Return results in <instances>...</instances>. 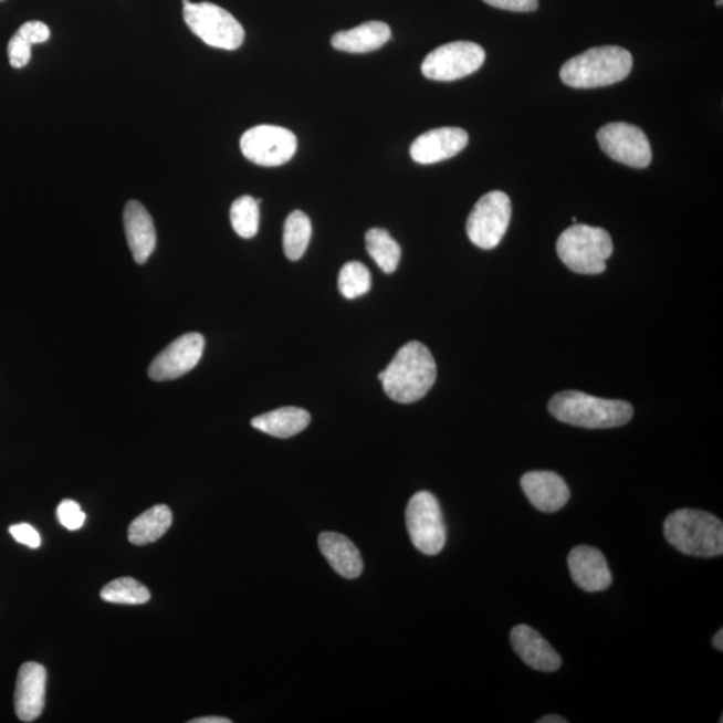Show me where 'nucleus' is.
I'll list each match as a JSON object with an SVG mask.
<instances>
[{
    "mask_svg": "<svg viewBox=\"0 0 723 723\" xmlns=\"http://www.w3.org/2000/svg\"><path fill=\"white\" fill-rule=\"evenodd\" d=\"M384 390L392 401L413 404L420 401L433 388L437 366L429 348L420 342H409L399 348L395 359L378 374Z\"/></svg>",
    "mask_w": 723,
    "mask_h": 723,
    "instance_id": "f257e3e1",
    "label": "nucleus"
},
{
    "mask_svg": "<svg viewBox=\"0 0 723 723\" xmlns=\"http://www.w3.org/2000/svg\"><path fill=\"white\" fill-rule=\"evenodd\" d=\"M551 415L564 423L586 429H611L631 421L632 406L581 391H562L549 401Z\"/></svg>",
    "mask_w": 723,
    "mask_h": 723,
    "instance_id": "f03ea898",
    "label": "nucleus"
},
{
    "mask_svg": "<svg viewBox=\"0 0 723 723\" xmlns=\"http://www.w3.org/2000/svg\"><path fill=\"white\" fill-rule=\"evenodd\" d=\"M632 65V55L624 48H594L564 63L560 78L575 88L610 86L629 77Z\"/></svg>",
    "mask_w": 723,
    "mask_h": 723,
    "instance_id": "7ed1b4c3",
    "label": "nucleus"
},
{
    "mask_svg": "<svg viewBox=\"0 0 723 723\" xmlns=\"http://www.w3.org/2000/svg\"><path fill=\"white\" fill-rule=\"evenodd\" d=\"M666 541L684 555L715 557L723 554V525L712 513L672 512L663 525Z\"/></svg>",
    "mask_w": 723,
    "mask_h": 723,
    "instance_id": "20e7f679",
    "label": "nucleus"
},
{
    "mask_svg": "<svg viewBox=\"0 0 723 723\" xmlns=\"http://www.w3.org/2000/svg\"><path fill=\"white\" fill-rule=\"evenodd\" d=\"M556 251L562 262L576 274L599 275L606 271L614 244L610 233L602 228L575 224L557 239Z\"/></svg>",
    "mask_w": 723,
    "mask_h": 723,
    "instance_id": "39448f33",
    "label": "nucleus"
},
{
    "mask_svg": "<svg viewBox=\"0 0 723 723\" xmlns=\"http://www.w3.org/2000/svg\"><path fill=\"white\" fill-rule=\"evenodd\" d=\"M184 21L195 35L216 49L237 50L243 44L245 31L231 12L209 2L182 0Z\"/></svg>",
    "mask_w": 723,
    "mask_h": 723,
    "instance_id": "423d86ee",
    "label": "nucleus"
},
{
    "mask_svg": "<svg viewBox=\"0 0 723 723\" xmlns=\"http://www.w3.org/2000/svg\"><path fill=\"white\" fill-rule=\"evenodd\" d=\"M406 526L411 543L423 555H439L446 547V522L439 500L430 492H418L411 497L406 509Z\"/></svg>",
    "mask_w": 723,
    "mask_h": 723,
    "instance_id": "0eeeda50",
    "label": "nucleus"
},
{
    "mask_svg": "<svg viewBox=\"0 0 723 723\" xmlns=\"http://www.w3.org/2000/svg\"><path fill=\"white\" fill-rule=\"evenodd\" d=\"M511 218L512 205L509 195L493 190L482 196L469 214L468 238L479 249H496L509 230Z\"/></svg>",
    "mask_w": 723,
    "mask_h": 723,
    "instance_id": "6e6552de",
    "label": "nucleus"
},
{
    "mask_svg": "<svg viewBox=\"0 0 723 723\" xmlns=\"http://www.w3.org/2000/svg\"><path fill=\"white\" fill-rule=\"evenodd\" d=\"M485 52L478 43L459 41L443 44L422 62V74L433 81L450 82L468 77L484 65Z\"/></svg>",
    "mask_w": 723,
    "mask_h": 723,
    "instance_id": "1a4fd4ad",
    "label": "nucleus"
},
{
    "mask_svg": "<svg viewBox=\"0 0 723 723\" xmlns=\"http://www.w3.org/2000/svg\"><path fill=\"white\" fill-rule=\"evenodd\" d=\"M241 154L260 167H281L296 154L297 139L293 132L274 125H259L240 139Z\"/></svg>",
    "mask_w": 723,
    "mask_h": 723,
    "instance_id": "9d476101",
    "label": "nucleus"
},
{
    "mask_svg": "<svg viewBox=\"0 0 723 723\" xmlns=\"http://www.w3.org/2000/svg\"><path fill=\"white\" fill-rule=\"evenodd\" d=\"M598 142L612 160L632 168H647L652 160L649 138L638 126L627 123H611L598 132Z\"/></svg>",
    "mask_w": 723,
    "mask_h": 723,
    "instance_id": "9b49d317",
    "label": "nucleus"
},
{
    "mask_svg": "<svg viewBox=\"0 0 723 723\" xmlns=\"http://www.w3.org/2000/svg\"><path fill=\"white\" fill-rule=\"evenodd\" d=\"M205 346V336L199 333L180 336L151 362L148 371L150 379L163 383L186 376L198 366Z\"/></svg>",
    "mask_w": 723,
    "mask_h": 723,
    "instance_id": "f8f14e48",
    "label": "nucleus"
},
{
    "mask_svg": "<svg viewBox=\"0 0 723 723\" xmlns=\"http://www.w3.org/2000/svg\"><path fill=\"white\" fill-rule=\"evenodd\" d=\"M567 562L575 585L583 591L600 593L612 585L610 567L599 549L577 545L569 552Z\"/></svg>",
    "mask_w": 723,
    "mask_h": 723,
    "instance_id": "ddd939ff",
    "label": "nucleus"
},
{
    "mask_svg": "<svg viewBox=\"0 0 723 723\" xmlns=\"http://www.w3.org/2000/svg\"><path fill=\"white\" fill-rule=\"evenodd\" d=\"M48 672L42 664L23 663L19 669L15 689V712L23 722L40 719L46 702Z\"/></svg>",
    "mask_w": 723,
    "mask_h": 723,
    "instance_id": "4468645a",
    "label": "nucleus"
},
{
    "mask_svg": "<svg viewBox=\"0 0 723 723\" xmlns=\"http://www.w3.org/2000/svg\"><path fill=\"white\" fill-rule=\"evenodd\" d=\"M468 133L461 128H440L423 133L410 148L418 164L430 165L449 160L467 148Z\"/></svg>",
    "mask_w": 723,
    "mask_h": 723,
    "instance_id": "2eb2a0df",
    "label": "nucleus"
},
{
    "mask_svg": "<svg viewBox=\"0 0 723 723\" xmlns=\"http://www.w3.org/2000/svg\"><path fill=\"white\" fill-rule=\"evenodd\" d=\"M522 488L526 499L544 513L560 511L569 501V488L559 474L548 471L525 473Z\"/></svg>",
    "mask_w": 723,
    "mask_h": 723,
    "instance_id": "dca6fc26",
    "label": "nucleus"
},
{
    "mask_svg": "<svg viewBox=\"0 0 723 723\" xmlns=\"http://www.w3.org/2000/svg\"><path fill=\"white\" fill-rule=\"evenodd\" d=\"M511 643L523 662L534 670L554 672L562 668V658L554 647L530 626H516L511 632Z\"/></svg>",
    "mask_w": 723,
    "mask_h": 723,
    "instance_id": "f3484780",
    "label": "nucleus"
},
{
    "mask_svg": "<svg viewBox=\"0 0 723 723\" xmlns=\"http://www.w3.org/2000/svg\"><path fill=\"white\" fill-rule=\"evenodd\" d=\"M124 226L133 259L138 264L147 263L157 243L154 219L147 208L137 200H130L125 207Z\"/></svg>",
    "mask_w": 723,
    "mask_h": 723,
    "instance_id": "a211bd4d",
    "label": "nucleus"
},
{
    "mask_svg": "<svg viewBox=\"0 0 723 723\" xmlns=\"http://www.w3.org/2000/svg\"><path fill=\"white\" fill-rule=\"evenodd\" d=\"M319 548L336 574L346 579H357L364 570V562L355 544L345 535L336 532H323Z\"/></svg>",
    "mask_w": 723,
    "mask_h": 723,
    "instance_id": "6ab92c4d",
    "label": "nucleus"
},
{
    "mask_svg": "<svg viewBox=\"0 0 723 723\" xmlns=\"http://www.w3.org/2000/svg\"><path fill=\"white\" fill-rule=\"evenodd\" d=\"M391 30L384 22H366L352 30L339 31L333 36V48L339 52L364 54L376 52L388 43Z\"/></svg>",
    "mask_w": 723,
    "mask_h": 723,
    "instance_id": "aec40b11",
    "label": "nucleus"
},
{
    "mask_svg": "<svg viewBox=\"0 0 723 723\" xmlns=\"http://www.w3.org/2000/svg\"><path fill=\"white\" fill-rule=\"evenodd\" d=\"M311 422L308 411L294 408L276 409L262 416H258L252 420V427L263 431L265 434L276 437V439H291L301 431L306 429Z\"/></svg>",
    "mask_w": 723,
    "mask_h": 723,
    "instance_id": "412c9836",
    "label": "nucleus"
},
{
    "mask_svg": "<svg viewBox=\"0 0 723 723\" xmlns=\"http://www.w3.org/2000/svg\"><path fill=\"white\" fill-rule=\"evenodd\" d=\"M172 525V512L167 505L151 506L139 515L129 526V542L135 545H148L160 541Z\"/></svg>",
    "mask_w": 723,
    "mask_h": 723,
    "instance_id": "4be33fe9",
    "label": "nucleus"
},
{
    "mask_svg": "<svg viewBox=\"0 0 723 723\" xmlns=\"http://www.w3.org/2000/svg\"><path fill=\"white\" fill-rule=\"evenodd\" d=\"M366 250L385 274H392L401 260V247L383 228H373L366 233Z\"/></svg>",
    "mask_w": 723,
    "mask_h": 723,
    "instance_id": "5701e85b",
    "label": "nucleus"
},
{
    "mask_svg": "<svg viewBox=\"0 0 723 723\" xmlns=\"http://www.w3.org/2000/svg\"><path fill=\"white\" fill-rule=\"evenodd\" d=\"M313 227L308 216L302 211H294L285 220L283 232V249L290 260H300L310 244Z\"/></svg>",
    "mask_w": 723,
    "mask_h": 723,
    "instance_id": "b1692460",
    "label": "nucleus"
},
{
    "mask_svg": "<svg viewBox=\"0 0 723 723\" xmlns=\"http://www.w3.org/2000/svg\"><path fill=\"white\" fill-rule=\"evenodd\" d=\"M101 598L116 605H145L150 599V593L133 577H119L101 589Z\"/></svg>",
    "mask_w": 723,
    "mask_h": 723,
    "instance_id": "393cba45",
    "label": "nucleus"
},
{
    "mask_svg": "<svg viewBox=\"0 0 723 723\" xmlns=\"http://www.w3.org/2000/svg\"><path fill=\"white\" fill-rule=\"evenodd\" d=\"M231 223L234 232L243 239L256 237L260 223L258 201L251 196H241L231 207Z\"/></svg>",
    "mask_w": 723,
    "mask_h": 723,
    "instance_id": "a878e982",
    "label": "nucleus"
},
{
    "mask_svg": "<svg viewBox=\"0 0 723 723\" xmlns=\"http://www.w3.org/2000/svg\"><path fill=\"white\" fill-rule=\"evenodd\" d=\"M338 284L340 294L346 300H357L371 289L370 271L359 262L346 263L339 272Z\"/></svg>",
    "mask_w": 723,
    "mask_h": 723,
    "instance_id": "bb28decb",
    "label": "nucleus"
},
{
    "mask_svg": "<svg viewBox=\"0 0 723 723\" xmlns=\"http://www.w3.org/2000/svg\"><path fill=\"white\" fill-rule=\"evenodd\" d=\"M56 515H59L61 524L70 531L80 530L86 520L85 513L73 500H63L59 510H56Z\"/></svg>",
    "mask_w": 723,
    "mask_h": 723,
    "instance_id": "cd10ccee",
    "label": "nucleus"
},
{
    "mask_svg": "<svg viewBox=\"0 0 723 723\" xmlns=\"http://www.w3.org/2000/svg\"><path fill=\"white\" fill-rule=\"evenodd\" d=\"M31 46H33V44L15 33L9 42L8 53L10 65L14 69H22L29 65L31 60Z\"/></svg>",
    "mask_w": 723,
    "mask_h": 723,
    "instance_id": "c85d7f7f",
    "label": "nucleus"
},
{
    "mask_svg": "<svg viewBox=\"0 0 723 723\" xmlns=\"http://www.w3.org/2000/svg\"><path fill=\"white\" fill-rule=\"evenodd\" d=\"M17 34L24 38V40L31 44L44 43L50 40V29L48 24L40 21H30L22 24V27L17 31Z\"/></svg>",
    "mask_w": 723,
    "mask_h": 723,
    "instance_id": "c756f323",
    "label": "nucleus"
},
{
    "mask_svg": "<svg viewBox=\"0 0 723 723\" xmlns=\"http://www.w3.org/2000/svg\"><path fill=\"white\" fill-rule=\"evenodd\" d=\"M10 534L18 543L28 545L30 548H40L41 536L30 524L11 525Z\"/></svg>",
    "mask_w": 723,
    "mask_h": 723,
    "instance_id": "7c9ffc66",
    "label": "nucleus"
},
{
    "mask_svg": "<svg viewBox=\"0 0 723 723\" xmlns=\"http://www.w3.org/2000/svg\"><path fill=\"white\" fill-rule=\"evenodd\" d=\"M484 2L492 8L516 12H531L538 8V0H484Z\"/></svg>",
    "mask_w": 723,
    "mask_h": 723,
    "instance_id": "2f4dec72",
    "label": "nucleus"
},
{
    "mask_svg": "<svg viewBox=\"0 0 723 723\" xmlns=\"http://www.w3.org/2000/svg\"><path fill=\"white\" fill-rule=\"evenodd\" d=\"M231 720L221 719V716H202V719L192 720L190 723H231Z\"/></svg>",
    "mask_w": 723,
    "mask_h": 723,
    "instance_id": "473e14b6",
    "label": "nucleus"
},
{
    "mask_svg": "<svg viewBox=\"0 0 723 723\" xmlns=\"http://www.w3.org/2000/svg\"><path fill=\"white\" fill-rule=\"evenodd\" d=\"M538 723H567L568 721L566 719H562L560 715H545L543 716L542 720L537 721Z\"/></svg>",
    "mask_w": 723,
    "mask_h": 723,
    "instance_id": "72a5a7b5",
    "label": "nucleus"
},
{
    "mask_svg": "<svg viewBox=\"0 0 723 723\" xmlns=\"http://www.w3.org/2000/svg\"><path fill=\"white\" fill-rule=\"evenodd\" d=\"M713 646L716 650L723 651V631L720 630L715 633L713 639Z\"/></svg>",
    "mask_w": 723,
    "mask_h": 723,
    "instance_id": "f704fd0d",
    "label": "nucleus"
},
{
    "mask_svg": "<svg viewBox=\"0 0 723 723\" xmlns=\"http://www.w3.org/2000/svg\"><path fill=\"white\" fill-rule=\"evenodd\" d=\"M0 2H2V0H0Z\"/></svg>",
    "mask_w": 723,
    "mask_h": 723,
    "instance_id": "c9c22d12",
    "label": "nucleus"
}]
</instances>
